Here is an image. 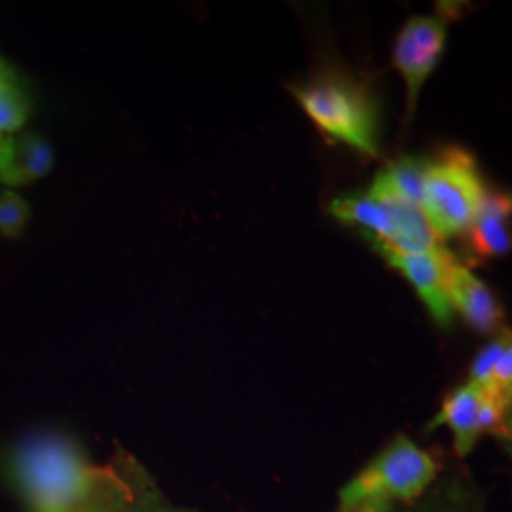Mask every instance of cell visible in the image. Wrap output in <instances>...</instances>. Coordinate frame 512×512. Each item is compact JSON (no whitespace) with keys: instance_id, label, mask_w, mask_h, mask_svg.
<instances>
[{"instance_id":"obj_16","label":"cell","mask_w":512,"mask_h":512,"mask_svg":"<svg viewBox=\"0 0 512 512\" xmlns=\"http://www.w3.org/2000/svg\"><path fill=\"white\" fill-rule=\"evenodd\" d=\"M27 222H29L27 202L16 192H4L0 196V234L4 238H19Z\"/></svg>"},{"instance_id":"obj_10","label":"cell","mask_w":512,"mask_h":512,"mask_svg":"<svg viewBox=\"0 0 512 512\" xmlns=\"http://www.w3.org/2000/svg\"><path fill=\"white\" fill-rule=\"evenodd\" d=\"M54 165V152L37 135H0V181L12 186L35 183L46 177Z\"/></svg>"},{"instance_id":"obj_15","label":"cell","mask_w":512,"mask_h":512,"mask_svg":"<svg viewBox=\"0 0 512 512\" xmlns=\"http://www.w3.org/2000/svg\"><path fill=\"white\" fill-rule=\"evenodd\" d=\"M509 342H511V332L507 330L497 340H494L492 344H488L486 348L482 349L476 355L473 366H471L469 380L473 384L478 385L488 395H492V376H494V366L497 363V357L501 355V351Z\"/></svg>"},{"instance_id":"obj_1","label":"cell","mask_w":512,"mask_h":512,"mask_svg":"<svg viewBox=\"0 0 512 512\" xmlns=\"http://www.w3.org/2000/svg\"><path fill=\"white\" fill-rule=\"evenodd\" d=\"M12 471L29 511L76 512L99 490L109 467L93 465L65 437L40 435L19 446Z\"/></svg>"},{"instance_id":"obj_12","label":"cell","mask_w":512,"mask_h":512,"mask_svg":"<svg viewBox=\"0 0 512 512\" xmlns=\"http://www.w3.org/2000/svg\"><path fill=\"white\" fill-rule=\"evenodd\" d=\"M427 165L429 160L414 158V156L395 160L385 165L382 171H378L374 183L366 194L380 200L412 203L420 207Z\"/></svg>"},{"instance_id":"obj_6","label":"cell","mask_w":512,"mask_h":512,"mask_svg":"<svg viewBox=\"0 0 512 512\" xmlns=\"http://www.w3.org/2000/svg\"><path fill=\"white\" fill-rule=\"evenodd\" d=\"M446 19L414 16L404 23L393 46V65L406 84V105L414 114L421 88L439 65L446 48Z\"/></svg>"},{"instance_id":"obj_5","label":"cell","mask_w":512,"mask_h":512,"mask_svg":"<svg viewBox=\"0 0 512 512\" xmlns=\"http://www.w3.org/2000/svg\"><path fill=\"white\" fill-rule=\"evenodd\" d=\"M437 469L431 454L401 435L340 490V505L368 499L410 503L431 486Z\"/></svg>"},{"instance_id":"obj_3","label":"cell","mask_w":512,"mask_h":512,"mask_svg":"<svg viewBox=\"0 0 512 512\" xmlns=\"http://www.w3.org/2000/svg\"><path fill=\"white\" fill-rule=\"evenodd\" d=\"M488 198L475 160L463 150H446L429 160L420 209L437 239L467 234Z\"/></svg>"},{"instance_id":"obj_17","label":"cell","mask_w":512,"mask_h":512,"mask_svg":"<svg viewBox=\"0 0 512 512\" xmlns=\"http://www.w3.org/2000/svg\"><path fill=\"white\" fill-rule=\"evenodd\" d=\"M391 511V503L387 501H378V499H368L361 503H353V505H340L338 512H389Z\"/></svg>"},{"instance_id":"obj_2","label":"cell","mask_w":512,"mask_h":512,"mask_svg":"<svg viewBox=\"0 0 512 512\" xmlns=\"http://www.w3.org/2000/svg\"><path fill=\"white\" fill-rule=\"evenodd\" d=\"M291 93L306 116L332 141L378 156L380 116L366 86L342 74H321Z\"/></svg>"},{"instance_id":"obj_14","label":"cell","mask_w":512,"mask_h":512,"mask_svg":"<svg viewBox=\"0 0 512 512\" xmlns=\"http://www.w3.org/2000/svg\"><path fill=\"white\" fill-rule=\"evenodd\" d=\"M29 107L18 88L0 74V135L21 128L27 120Z\"/></svg>"},{"instance_id":"obj_7","label":"cell","mask_w":512,"mask_h":512,"mask_svg":"<svg viewBox=\"0 0 512 512\" xmlns=\"http://www.w3.org/2000/svg\"><path fill=\"white\" fill-rule=\"evenodd\" d=\"M384 258L410 281L437 323L444 327L452 323L454 310L450 304L448 285L452 268L458 260L448 249H444L442 243L425 253L384 255Z\"/></svg>"},{"instance_id":"obj_8","label":"cell","mask_w":512,"mask_h":512,"mask_svg":"<svg viewBox=\"0 0 512 512\" xmlns=\"http://www.w3.org/2000/svg\"><path fill=\"white\" fill-rule=\"evenodd\" d=\"M450 304L454 313L459 311L463 319L480 332H492L499 327L503 310L494 293L480 281L467 266L456 262L450 274Z\"/></svg>"},{"instance_id":"obj_11","label":"cell","mask_w":512,"mask_h":512,"mask_svg":"<svg viewBox=\"0 0 512 512\" xmlns=\"http://www.w3.org/2000/svg\"><path fill=\"white\" fill-rule=\"evenodd\" d=\"M511 200L488 196L475 222L467 230L471 251L482 258L507 255L511 251Z\"/></svg>"},{"instance_id":"obj_9","label":"cell","mask_w":512,"mask_h":512,"mask_svg":"<svg viewBox=\"0 0 512 512\" xmlns=\"http://www.w3.org/2000/svg\"><path fill=\"white\" fill-rule=\"evenodd\" d=\"M482 389L467 380L459 385L456 391H452L446 401L440 406V412L431 423V429L435 427H448L454 437V450L459 458L469 456L475 450L480 431V403H482Z\"/></svg>"},{"instance_id":"obj_13","label":"cell","mask_w":512,"mask_h":512,"mask_svg":"<svg viewBox=\"0 0 512 512\" xmlns=\"http://www.w3.org/2000/svg\"><path fill=\"white\" fill-rule=\"evenodd\" d=\"M76 512H167L152 505L143 495H137L131 482L118 475L112 467L99 490Z\"/></svg>"},{"instance_id":"obj_4","label":"cell","mask_w":512,"mask_h":512,"mask_svg":"<svg viewBox=\"0 0 512 512\" xmlns=\"http://www.w3.org/2000/svg\"><path fill=\"white\" fill-rule=\"evenodd\" d=\"M330 213L357 226L382 255H416L440 245L420 207L370 194H349L330 203Z\"/></svg>"}]
</instances>
